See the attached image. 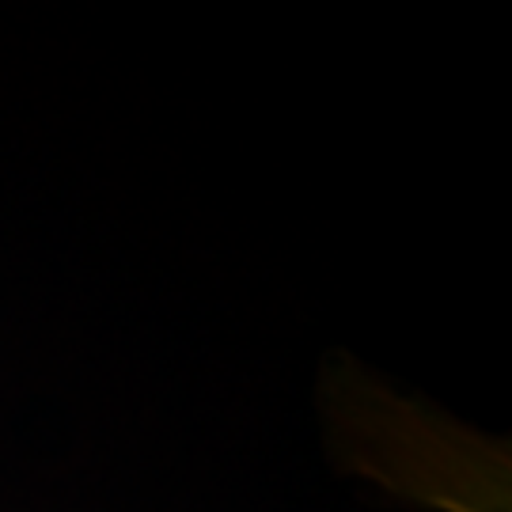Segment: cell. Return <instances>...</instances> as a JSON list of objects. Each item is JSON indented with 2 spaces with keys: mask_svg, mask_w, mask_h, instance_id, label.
Segmentation results:
<instances>
[]
</instances>
